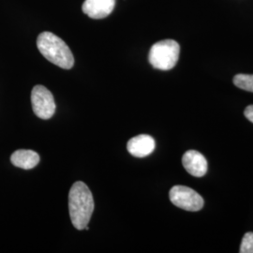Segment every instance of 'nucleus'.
Here are the masks:
<instances>
[{"label":"nucleus","instance_id":"12","mask_svg":"<svg viewBox=\"0 0 253 253\" xmlns=\"http://www.w3.org/2000/svg\"><path fill=\"white\" fill-rule=\"evenodd\" d=\"M245 117L253 123V105H249L244 112Z\"/></svg>","mask_w":253,"mask_h":253},{"label":"nucleus","instance_id":"5","mask_svg":"<svg viewBox=\"0 0 253 253\" xmlns=\"http://www.w3.org/2000/svg\"><path fill=\"white\" fill-rule=\"evenodd\" d=\"M32 109L38 118L49 119L54 116L55 102L51 91L43 85H36L31 92Z\"/></svg>","mask_w":253,"mask_h":253},{"label":"nucleus","instance_id":"3","mask_svg":"<svg viewBox=\"0 0 253 253\" xmlns=\"http://www.w3.org/2000/svg\"><path fill=\"white\" fill-rule=\"evenodd\" d=\"M180 53V46L173 40H164L155 43L148 54L149 63L155 69L169 71L176 65Z\"/></svg>","mask_w":253,"mask_h":253},{"label":"nucleus","instance_id":"9","mask_svg":"<svg viewBox=\"0 0 253 253\" xmlns=\"http://www.w3.org/2000/svg\"><path fill=\"white\" fill-rule=\"evenodd\" d=\"M11 163L22 169L29 170L40 163V156L39 154L33 150H27V149H20L16 150L10 157Z\"/></svg>","mask_w":253,"mask_h":253},{"label":"nucleus","instance_id":"7","mask_svg":"<svg viewBox=\"0 0 253 253\" xmlns=\"http://www.w3.org/2000/svg\"><path fill=\"white\" fill-rule=\"evenodd\" d=\"M117 0H85L83 4V11L92 19L107 17L115 9Z\"/></svg>","mask_w":253,"mask_h":253},{"label":"nucleus","instance_id":"11","mask_svg":"<svg viewBox=\"0 0 253 253\" xmlns=\"http://www.w3.org/2000/svg\"><path fill=\"white\" fill-rule=\"evenodd\" d=\"M240 253H253V233L245 234L240 246Z\"/></svg>","mask_w":253,"mask_h":253},{"label":"nucleus","instance_id":"10","mask_svg":"<svg viewBox=\"0 0 253 253\" xmlns=\"http://www.w3.org/2000/svg\"><path fill=\"white\" fill-rule=\"evenodd\" d=\"M234 84L238 88L253 92V74H237L234 77Z\"/></svg>","mask_w":253,"mask_h":253},{"label":"nucleus","instance_id":"8","mask_svg":"<svg viewBox=\"0 0 253 253\" xmlns=\"http://www.w3.org/2000/svg\"><path fill=\"white\" fill-rule=\"evenodd\" d=\"M155 147L156 143L153 137L146 134L135 136L126 144L127 151L136 158H145L150 155L155 150Z\"/></svg>","mask_w":253,"mask_h":253},{"label":"nucleus","instance_id":"2","mask_svg":"<svg viewBox=\"0 0 253 253\" xmlns=\"http://www.w3.org/2000/svg\"><path fill=\"white\" fill-rule=\"evenodd\" d=\"M39 51L50 62L65 70L72 69L74 57L69 46L59 37L51 32H42L37 39Z\"/></svg>","mask_w":253,"mask_h":253},{"label":"nucleus","instance_id":"1","mask_svg":"<svg viewBox=\"0 0 253 253\" xmlns=\"http://www.w3.org/2000/svg\"><path fill=\"white\" fill-rule=\"evenodd\" d=\"M94 199L89 188L82 181L75 182L69 193L70 217L77 230H84L94 211Z\"/></svg>","mask_w":253,"mask_h":253},{"label":"nucleus","instance_id":"4","mask_svg":"<svg viewBox=\"0 0 253 253\" xmlns=\"http://www.w3.org/2000/svg\"><path fill=\"white\" fill-rule=\"evenodd\" d=\"M169 196L172 205L181 209L191 212L199 211L205 204L203 197L199 193L185 186L172 187L170 190Z\"/></svg>","mask_w":253,"mask_h":253},{"label":"nucleus","instance_id":"6","mask_svg":"<svg viewBox=\"0 0 253 253\" xmlns=\"http://www.w3.org/2000/svg\"><path fill=\"white\" fill-rule=\"evenodd\" d=\"M182 163L186 171L195 177H202L208 172L207 159L196 150H189L184 154Z\"/></svg>","mask_w":253,"mask_h":253}]
</instances>
